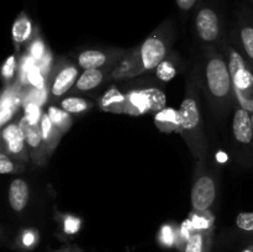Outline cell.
<instances>
[{"mask_svg": "<svg viewBox=\"0 0 253 252\" xmlns=\"http://www.w3.org/2000/svg\"><path fill=\"white\" fill-rule=\"evenodd\" d=\"M207 78L210 91L215 96H225L229 93L231 74L222 59L212 58L208 63Z\"/></svg>", "mask_w": 253, "mask_h": 252, "instance_id": "6da1fadb", "label": "cell"}, {"mask_svg": "<svg viewBox=\"0 0 253 252\" xmlns=\"http://www.w3.org/2000/svg\"><path fill=\"white\" fill-rule=\"evenodd\" d=\"M130 100L137 108L140 113L162 110L163 106L166 105L165 93L156 88H148L140 91H133L130 95Z\"/></svg>", "mask_w": 253, "mask_h": 252, "instance_id": "7a4b0ae2", "label": "cell"}, {"mask_svg": "<svg viewBox=\"0 0 253 252\" xmlns=\"http://www.w3.org/2000/svg\"><path fill=\"white\" fill-rule=\"evenodd\" d=\"M195 26L202 40L208 42L216 40L220 32L219 17L216 11L211 7H202L195 17Z\"/></svg>", "mask_w": 253, "mask_h": 252, "instance_id": "3957f363", "label": "cell"}, {"mask_svg": "<svg viewBox=\"0 0 253 252\" xmlns=\"http://www.w3.org/2000/svg\"><path fill=\"white\" fill-rule=\"evenodd\" d=\"M215 194L214 180L208 175L199 178L192 189V204L194 209L200 211L207 210L214 203Z\"/></svg>", "mask_w": 253, "mask_h": 252, "instance_id": "277c9868", "label": "cell"}, {"mask_svg": "<svg viewBox=\"0 0 253 252\" xmlns=\"http://www.w3.org/2000/svg\"><path fill=\"white\" fill-rule=\"evenodd\" d=\"M166 56V46L157 36L150 37L141 47V59L146 69L157 68Z\"/></svg>", "mask_w": 253, "mask_h": 252, "instance_id": "5b68a950", "label": "cell"}, {"mask_svg": "<svg viewBox=\"0 0 253 252\" xmlns=\"http://www.w3.org/2000/svg\"><path fill=\"white\" fill-rule=\"evenodd\" d=\"M234 135L241 143H250L253 137L252 119L249 111L240 109L234 116Z\"/></svg>", "mask_w": 253, "mask_h": 252, "instance_id": "8992f818", "label": "cell"}, {"mask_svg": "<svg viewBox=\"0 0 253 252\" xmlns=\"http://www.w3.org/2000/svg\"><path fill=\"white\" fill-rule=\"evenodd\" d=\"M29 202V187L22 179H14L10 184L9 203L15 211H21Z\"/></svg>", "mask_w": 253, "mask_h": 252, "instance_id": "52a82bcc", "label": "cell"}, {"mask_svg": "<svg viewBox=\"0 0 253 252\" xmlns=\"http://www.w3.org/2000/svg\"><path fill=\"white\" fill-rule=\"evenodd\" d=\"M180 126L184 128H194L199 124V110H198L197 101L192 98L183 100L179 109Z\"/></svg>", "mask_w": 253, "mask_h": 252, "instance_id": "ba28073f", "label": "cell"}, {"mask_svg": "<svg viewBox=\"0 0 253 252\" xmlns=\"http://www.w3.org/2000/svg\"><path fill=\"white\" fill-rule=\"evenodd\" d=\"M77 74H78V71L74 67H66L64 69H62L58 76L56 77V81H54L53 86H52L53 95L59 96L66 93L73 85Z\"/></svg>", "mask_w": 253, "mask_h": 252, "instance_id": "9c48e42d", "label": "cell"}, {"mask_svg": "<svg viewBox=\"0 0 253 252\" xmlns=\"http://www.w3.org/2000/svg\"><path fill=\"white\" fill-rule=\"evenodd\" d=\"M5 141L7 142V147L12 153L21 152L24 148V133L21 128L16 125H10L2 132Z\"/></svg>", "mask_w": 253, "mask_h": 252, "instance_id": "30bf717a", "label": "cell"}, {"mask_svg": "<svg viewBox=\"0 0 253 252\" xmlns=\"http://www.w3.org/2000/svg\"><path fill=\"white\" fill-rule=\"evenodd\" d=\"M20 128L24 133L25 140L30 146L36 147L41 143V140L43 137H42V130L37 124H32L26 118H22V120L20 121Z\"/></svg>", "mask_w": 253, "mask_h": 252, "instance_id": "8fae6325", "label": "cell"}, {"mask_svg": "<svg viewBox=\"0 0 253 252\" xmlns=\"http://www.w3.org/2000/svg\"><path fill=\"white\" fill-rule=\"evenodd\" d=\"M79 66L84 69H95L106 62V57L100 51H85L79 54Z\"/></svg>", "mask_w": 253, "mask_h": 252, "instance_id": "7c38bea8", "label": "cell"}, {"mask_svg": "<svg viewBox=\"0 0 253 252\" xmlns=\"http://www.w3.org/2000/svg\"><path fill=\"white\" fill-rule=\"evenodd\" d=\"M101 81H103V73L98 68L85 69V72L82 74L79 81L77 82V88L79 90H89V89L98 86L101 83Z\"/></svg>", "mask_w": 253, "mask_h": 252, "instance_id": "4fadbf2b", "label": "cell"}, {"mask_svg": "<svg viewBox=\"0 0 253 252\" xmlns=\"http://www.w3.org/2000/svg\"><path fill=\"white\" fill-rule=\"evenodd\" d=\"M31 34V22L27 17L21 16L14 22L12 26V37L16 42L26 41Z\"/></svg>", "mask_w": 253, "mask_h": 252, "instance_id": "5bb4252c", "label": "cell"}, {"mask_svg": "<svg viewBox=\"0 0 253 252\" xmlns=\"http://www.w3.org/2000/svg\"><path fill=\"white\" fill-rule=\"evenodd\" d=\"M15 98L11 94H4L1 100V113H0V124L4 125L10 118H11V114L14 111L15 108Z\"/></svg>", "mask_w": 253, "mask_h": 252, "instance_id": "9a60e30c", "label": "cell"}, {"mask_svg": "<svg viewBox=\"0 0 253 252\" xmlns=\"http://www.w3.org/2000/svg\"><path fill=\"white\" fill-rule=\"evenodd\" d=\"M61 105L67 113H81L88 108V103L82 98H67Z\"/></svg>", "mask_w": 253, "mask_h": 252, "instance_id": "2e32d148", "label": "cell"}, {"mask_svg": "<svg viewBox=\"0 0 253 252\" xmlns=\"http://www.w3.org/2000/svg\"><path fill=\"white\" fill-rule=\"evenodd\" d=\"M156 121L158 123H166L169 124L172 126H178L180 125V118L179 113H177L173 109H162L160 113L156 116Z\"/></svg>", "mask_w": 253, "mask_h": 252, "instance_id": "e0dca14e", "label": "cell"}, {"mask_svg": "<svg viewBox=\"0 0 253 252\" xmlns=\"http://www.w3.org/2000/svg\"><path fill=\"white\" fill-rule=\"evenodd\" d=\"M232 79H234L235 85L239 89L250 88L253 83V76L251 74V72L247 71L246 68L237 72V73L232 77Z\"/></svg>", "mask_w": 253, "mask_h": 252, "instance_id": "ac0fdd59", "label": "cell"}, {"mask_svg": "<svg viewBox=\"0 0 253 252\" xmlns=\"http://www.w3.org/2000/svg\"><path fill=\"white\" fill-rule=\"evenodd\" d=\"M204 237L200 234H193L187 240L185 252H204Z\"/></svg>", "mask_w": 253, "mask_h": 252, "instance_id": "d6986e66", "label": "cell"}, {"mask_svg": "<svg viewBox=\"0 0 253 252\" xmlns=\"http://www.w3.org/2000/svg\"><path fill=\"white\" fill-rule=\"evenodd\" d=\"M157 76L158 78L162 79L165 82L172 81L175 77V68L173 67V64L170 62L163 61L162 63H160V66L157 67Z\"/></svg>", "mask_w": 253, "mask_h": 252, "instance_id": "ffe728a7", "label": "cell"}, {"mask_svg": "<svg viewBox=\"0 0 253 252\" xmlns=\"http://www.w3.org/2000/svg\"><path fill=\"white\" fill-rule=\"evenodd\" d=\"M241 40L244 43L245 51L253 59V27L245 26L241 30Z\"/></svg>", "mask_w": 253, "mask_h": 252, "instance_id": "44dd1931", "label": "cell"}, {"mask_svg": "<svg viewBox=\"0 0 253 252\" xmlns=\"http://www.w3.org/2000/svg\"><path fill=\"white\" fill-rule=\"evenodd\" d=\"M236 225L244 231H253V211L237 215Z\"/></svg>", "mask_w": 253, "mask_h": 252, "instance_id": "7402d4cb", "label": "cell"}, {"mask_svg": "<svg viewBox=\"0 0 253 252\" xmlns=\"http://www.w3.org/2000/svg\"><path fill=\"white\" fill-rule=\"evenodd\" d=\"M160 241L162 242L165 246L172 247L175 242V234L173 231L172 227L169 225H165V226L161 229L160 232Z\"/></svg>", "mask_w": 253, "mask_h": 252, "instance_id": "603a6c76", "label": "cell"}, {"mask_svg": "<svg viewBox=\"0 0 253 252\" xmlns=\"http://www.w3.org/2000/svg\"><path fill=\"white\" fill-rule=\"evenodd\" d=\"M48 116L49 119H51L52 123L56 124V125L58 126H63L64 123L68 120V114H67V111L59 110V109L54 108V106L49 108Z\"/></svg>", "mask_w": 253, "mask_h": 252, "instance_id": "cb8c5ba5", "label": "cell"}, {"mask_svg": "<svg viewBox=\"0 0 253 252\" xmlns=\"http://www.w3.org/2000/svg\"><path fill=\"white\" fill-rule=\"evenodd\" d=\"M40 115H41V111H40L39 104L31 103L27 104L26 108H25V118L32 124H37L40 120Z\"/></svg>", "mask_w": 253, "mask_h": 252, "instance_id": "d4e9b609", "label": "cell"}, {"mask_svg": "<svg viewBox=\"0 0 253 252\" xmlns=\"http://www.w3.org/2000/svg\"><path fill=\"white\" fill-rule=\"evenodd\" d=\"M27 79H29L30 83H31L34 86H36V88L39 89L43 88V77H42L41 72H40L39 67L37 66L32 67L31 71L29 72Z\"/></svg>", "mask_w": 253, "mask_h": 252, "instance_id": "484cf974", "label": "cell"}, {"mask_svg": "<svg viewBox=\"0 0 253 252\" xmlns=\"http://www.w3.org/2000/svg\"><path fill=\"white\" fill-rule=\"evenodd\" d=\"M244 68H245V62L244 59H242V57L240 56L239 53H236V52H234V53H232L231 61H230V67H229V71H230V74H231V77H234L237 72L241 71V69Z\"/></svg>", "mask_w": 253, "mask_h": 252, "instance_id": "4316f807", "label": "cell"}, {"mask_svg": "<svg viewBox=\"0 0 253 252\" xmlns=\"http://www.w3.org/2000/svg\"><path fill=\"white\" fill-rule=\"evenodd\" d=\"M79 227H81V220L74 216L66 217V220H64V232L66 234H76L79 231Z\"/></svg>", "mask_w": 253, "mask_h": 252, "instance_id": "83f0119b", "label": "cell"}, {"mask_svg": "<svg viewBox=\"0 0 253 252\" xmlns=\"http://www.w3.org/2000/svg\"><path fill=\"white\" fill-rule=\"evenodd\" d=\"M124 100V96L119 93L116 89H111L110 91L105 94L103 99V105L104 106H110L111 104L114 103H119V101H123Z\"/></svg>", "mask_w": 253, "mask_h": 252, "instance_id": "f1b7e54d", "label": "cell"}, {"mask_svg": "<svg viewBox=\"0 0 253 252\" xmlns=\"http://www.w3.org/2000/svg\"><path fill=\"white\" fill-rule=\"evenodd\" d=\"M44 56V46L41 41H35L31 46V57L35 59H41Z\"/></svg>", "mask_w": 253, "mask_h": 252, "instance_id": "f546056e", "label": "cell"}, {"mask_svg": "<svg viewBox=\"0 0 253 252\" xmlns=\"http://www.w3.org/2000/svg\"><path fill=\"white\" fill-rule=\"evenodd\" d=\"M15 71V58L12 56H10L9 58L6 59V62L4 63V67H2V76L5 78H11L12 74H14Z\"/></svg>", "mask_w": 253, "mask_h": 252, "instance_id": "4dcf8cb0", "label": "cell"}, {"mask_svg": "<svg viewBox=\"0 0 253 252\" xmlns=\"http://www.w3.org/2000/svg\"><path fill=\"white\" fill-rule=\"evenodd\" d=\"M51 128H52V121L49 119L48 115H43L41 119V130H42V137L44 140H47L51 133Z\"/></svg>", "mask_w": 253, "mask_h": 252, "instance_id": "1f68e13d", "label": "cell"}, {"mask_svg": "<svg viewBox=\"0 0 253 252\" xmlns=\"http://www.w3.org/2000/svg\"><path fill=\"white\" fill-rule=\"evenodd\" d=\"M192 224H193V227L197 230H205L210 226L209 220L204 216H200V215H195V216L193 217Z\"/></svg>", "mask_w": 253, "mask_h": 252, "instance_id": "d6a6232c", "label": "cell"}, {"mask_svg": "<svg viewBox=\"0 0 253 252\" xmlns=\"http://www.w3.org/2000/svg\"><path fill=\"white\" fill-rule=\"evenodd\" d=\"M12 169H14V166H12L11 161L5 155H0V173L6 174V173L12 172Z\"/></svg>", "mask_w": 253, "mask_h": 252, "instance_id": "836d02e7", "label": "cell"}, {"mask_svg": "<svg viewBox=\"0 0 253 252\" xmlns=\"http://www.w3.org/2000/svg\"><path fill=\"white\" fill-rule=\"evenodd\" d=\"M197 2L198 0H175V4L183 11H189V10H192L197 5Z\"/></svg>", "mask_w": 253, "mask_h": 252, "instance_id": "e575fe53", "label": "cell"}, {"mask_svg": "<svg viewBox=\"0 0 253 252\" xmlns=\"http://www.w3.org/2000/svg\"><path fill=\"white\" fill-rule=\"evenodd\" d=\"M192 229H194V227H193V224H192V220H187V221L183 222L182 230H180V235H182L183 239L188 240L190 236H192L193 234H190Z\"/></svg>", "mask_w": 253, "mask_h": 252, "instance_id": "d590c367", "label": "cell"}, {"mask_svg": "<svg viewBox=\"0 0 253 252\" xmlns=\"http://www.w3.org/2000/svg\"><path fill=\"white\" fill-rule=\"evenodd\" d=\"M35 242H36V236H35L34 232L27 231L22 235V245L25 247H31Z\"/></svg>", "mask_w": 253, "mask_h": 252, "instance_id": "8d00e7d4", "label": "cell"}, {"mask_svg": "<svg viewBox=\"0 0 253 252\" xmlns=\"http://www.w3.org/2000/svg\"><path fill=\"white\" fill-rule=\"evenodd\" d=\"M31 95H34V96H32V101H31V103L41 104L42 101L44 100V90H43V88H42V89L37 88V90L32 91Z\"/></svg>", "mask_w": 253, "mask_h": 252, "instance_id": "74e56055", "label": "cell"}, {"mask_svg": "<svg viewBox=\"0 0 253 252\" xmlns=\"http://www.w3.org/2000/svg\"><path fill=\"white\" fill-rule=\"evenodd\" d=\"M40 61H41V67H43V68H47L49 61H51V56H49V54H44V56L42 57Z\"/></svg>", "mask_w": 253, "mask_h": 252, "instance_id": "f35d334b", "label": "cell"}, {"mask_svg": "<svg viewBox=\"0 0 253 252\" xmlns=\"http://www.w3.org/2000/svg\"><path fill=\"white\" fill-rule=\"evenodd\" d=\"M227 158H229V157H227L226 153H224V152H219V153H217V155H216V160L219 161V162H221V163L226 162Z\"/></svg>", "mask_w": 253, "mask_h": 252, "instance_id": "ab89813d", "label": "cell"}, {"mask_svg": "<svg viewBox=\"0 0 253 252\" xmlns=\"http://www.w3.org/2000/svg\"><path fill=\"white\" fill-rule=\"evenodd\" d=\"M242 252H252V251H250V250H246V251H242Z\"/></svg>", "mask_w": 253, "mask_h": 252, "instance_id": "60d3db41", "label": "cell"}, {"mask_svg": "<svg viewBox=\"0 0 253 252\" xmlns=\"http://www.w3.org/2000/svg\"><path fill=\"white\" fill-rule=\"evenodd\" d=\"M251 119H252V126H253V114H252V116H251Z\"/></svg>", "mask_w": 253, "mask_h": 252, "instance_id": "b9f144b4", "label": "cell"}]
</instances>
